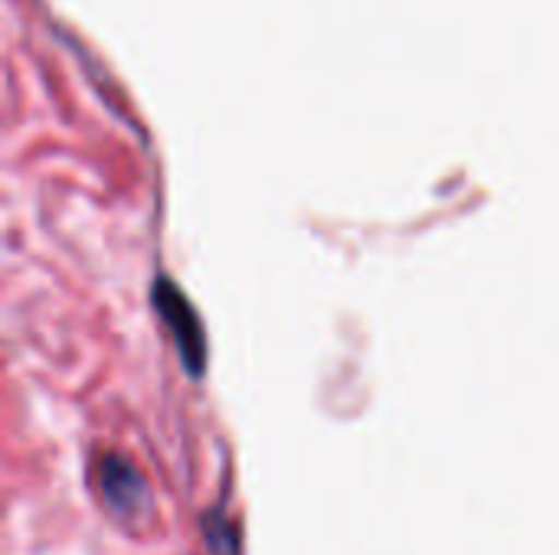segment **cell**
Instances as JSON below:
<instances>
[{"label":"cell","mask_w":559,"mask_h":555,"mask_svg":"<svg viewBox=\"0 0 559 555\" xmlns=\"http://www.w3.org/2000/svg\"><path fill=\"white\" fill-rule=\"evenodd\" d=\"M154 304L164 311L167 324L174 327L177 343H180V353L187 357L190 370L200 373V366H203V330L197 324V314L190 311V304L170 285H160V291L154 288Z\"/></svg>","instance_id":"cell-1"}]
</instances>
